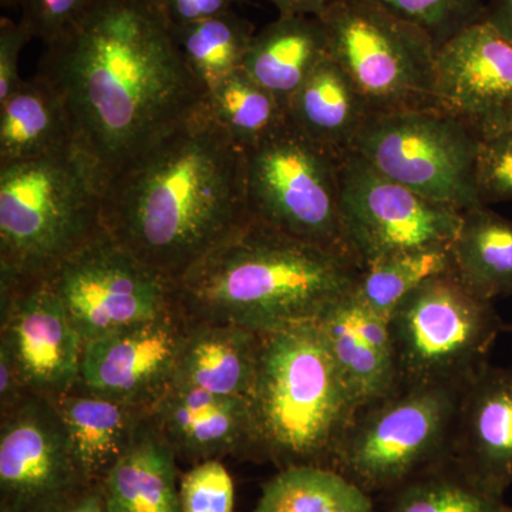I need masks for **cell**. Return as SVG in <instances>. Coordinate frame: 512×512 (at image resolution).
<instances>
[{
	"label": "cell",
	"mask_w": 512,
	"mask_h": 512,
	"mask_svg": "<svg viewBox=\"0 0 512 512\" xmlns=\"http://www.w3.org/2000/svg\"><path fill=\"white\" fill-rule=\"evenodd\" d=\"M84 345L157 318L175 305L174 285L128 252L106 229L45 279Z\"/></svg>",
	"instance_id": "cell-12"
},
{
	"label": "cell",
	"mask_w": 512,
	"mask_h": 512,
	"mask_svg": "<svg viewBox=\"0 0 512 512\" xmlns=\"http://www.w3.org/2000/svg\"><path fill=\"white\" fill-rule=\"evenodd\" d=\"M254 460L289 467L332 468L357 412L318 323L262 333L251 397Z\"/></svg>",
	"instance_id": "cell-4"
},
{
	"label": "cell",
	"mask_w": 512,
	"mask_h": 512,
	"mask_svg": "<svg viewBox=\"0 0 512 512\" xmlns=\"http://www.w3.org/2000/svg\"><path fill=\"white\" fill-rule=\"evenodd\" d=\"M328 57V36L319 18L279 15L255 33L242 69L286 109L293 94Z\"/></svg>",
	"instance_id": "cell-24"
},
{
	"label": "cell",
	"mask_w": 512,
	"mask_h": 512,
	"mask_svg": "<svg viewBox=\"0 0 512 512\" xmlns=\"http://www.w3.org/2000/svg\"><path fill=\"white\" fill-rule=\"evenodd\" d=\"M32 35L22 22H13L3 16L0 19V103H3L22 82L19 59L23 47Z\"/></svg>",
	"instance_id": "cell-36"
},
{
	"label": "cell",
	"mask_w": 512,
	"mask_h": 512,
	"mask_svg": "<svg viewBox=\"0 0 512 512\" xmlns=\"http://www.w3.org/2000/svg\"><path fill=\"white\" fill-rule=\"evenodd\" d=\"M30 396L15 359L5 343H0V416Z\"/></svg>",
	"instance_id": "cell-38"
},
{
	"label": "cell",
	"mask_w": 512,
	"mask_h": 512,
	"mask_svg": "<svg viewBox=\"0 0 512 512\" xmlns=\"http://www.w3.org/2000/svg\"><path fill=\"white\" fill-rule=\"evenodd\" d=\"M82 483L52 400L30 394L0 416V512H46Z\"/></svg>",
	"instance_id": "cell-13"
},
{
	"label": "cell",
	"mask_w": 512,
	"mask_h": 512,
	"mask_svg": "<svg viewBox=\"0 0 512 512\" xmlns=\"http://www.w3.org/2000/svg\"><path fill=\"white\" fill-rule=\"evenodd\" d=\"M46 512H110L103 483H82Z\"/></svg>",
	"instance_id": "cell-39"
},
{
	"label": "cell",
	"mask_w": 512,
	"mask_h": 512,
	"mask_svg": "<svg viewBox=\"0 0 512 512\" xmlns=\"http://www.w3.org/2000/svg\"><path fill=\"white\" fill-rule=\"evenodd\" d=\"M484 20L512 43V0H491Z\"/></svg>",
	"instance_id": "cell-40"
},
{
	"label": "cell",
	"mask_w": 512,
	"mask_h": 512,
	"mask_svg": "<svg viewBox=\"0 0 512 512\" xmlns=\"http://www.w3.org/2000/svg\"><path fill=\"white\" fill-rule=\"evenodd\" d=\"M249 220L245 151L207 104L104 185L107 234L173 285Z\"/></svg>",
	"instance_id": "cell-2"
},
{
	"label": "cell",
	"mask_w": 512,
	"mask_h": 512,
	"mask_svg": "<svg viewBox=\"0 0 512 512\" xmlns=\"http://www.w3.org/2000/svg\"><path fill=\"white\" fill-rule=\"evenodd\" d=\"M262 333L232 323L192 322L174 382L217 396L249 399L254 389Z\"/></svg>",
	"instance_id": "cell-21"
},
{
	"label": "cell",
	"mask_w": 512,
	"mask_h": 512,
	"mask_svg": "<svg viewBox=\"0 0 512 512\" xmlns=\"http://www.w3.org/2000/svg\"><path fill=\"white\" fill-rule=\"evenodd\" d=\"M0 5L3 9H15L22 5V0H0Z\"/></svg>",
	"instance_id": "cell-42"
},
{
	"label": "cell",
	"mask_w": 512,
	"mask_h": 512,
	"mask_svg": "<svg viewBox=\"0 0 512 512\" xmlns=\"http://www.w3.org/2000/svg\"><path fill=\"white\" fill-rule=\"evenodd\" d=\"M476 183L481 205L512 200V128L481 140Z\"/></svg>",
	"instance_id": "cell-34"
},
{
	"label": "cell",
	"mask_w": 512,
	"mask_h": 512,
	"mask_svg": "<svg viewBox=\"0 0 512 512\" xmlns=\"http://www.w3.org/2000/svg\"><path fill=\"white\" fill-rule=\"evenodd\" d=\"M238 0H161L173 26L190 25L234 9Z\"/></svg>",
	"instance_id": "cell-37"
},
{
	"label": "cell",
	"mask_w": 512,
	"mask_h": 512,
	"mask_svg": "<svg viewBox=\"0 0 512 512\" xmlns=\"http://www.w3.org/2000/svg\"><path fill=\"white\" fill-rule=\"evenodd\" d=\"M340 214L350 258L365 269L404 252L450 248L463 211L423 197L349 151L340 164Z\"/></svg>",
	"instance_id": "cell-11"
},
{
	"label": "cell",
	"mask_w": 512,
	"mask_h": 512,
	"mask_svg": "<svg viewBox=\"0 0 512 512\" xmlns=\"http://www.w3.org/2000/svg\"><path fill=\"white\" fill-rule=\"evenodd\" d=\"M387 512H512L447 460L389 494Z\"/></svg>",
	"instance_id": "cell-31"
},
{
	"label": "cell",
	"mask_w": 512,
	"mask_h": 512,
	"mask_svg": "<svg viewBox=\"0 0 512 512\" xmlns=\"http://www.w3.org/2000/svg\"><path fill=\"white\" fill-rule=\"evenodd\" d=\"M451 460L487 493L512 485V367L488 363L464 386Z\"/></svg>",
	"instance_id": "cell-17"
},
{
	"label": "cell",
	"mask_w": 512,
	"mask_h": 512,
	"mask_svg": "<svg viewBox=\"0 0 512 512\" xmlns=\"http://www.w3.org/2000/svg\"><path fill=\"white\" fill-rule=\"evenodd\" d=\"M97 0H22L20 22L33 39L46 45L57 39L93 8Z\"/></svg>",
	"instance_id": "cell-35"
},
{
	"label": "cell",
	"mask_w": 512,
	"mask_h": 512,
	"mask_svg": "<svg viewBox=\"0 0 512 512\" xmlns=\"http://www.w3.org/2000/svg\"><path fill=\"white\" fill-rule=\"evenodd\" d=\"M352 292L316 323L360 410L390 396L402 382L390 320L369 311Z\"/></svg>",
	"instance_id": "cell-19"
},
{
	"label": "cell",
	"mask_w": 512,
	"mask_h": 512,
	"mask_svg": "<svg viewBox=\"0 0 512 512\" xmlns=\"http://www.w3.org/2000/svg\"><path fill=\"white\" fill-rule=\"evenodd\" d=\"M329 56L349 74L372 114L434 109L437 46L373 0H336L322 16Z\"/></svg>",
	"instance_id": "cell-8"
},
{
	"label": "cell",
	"mask_w": 512,
	"mask_h": 512,
	"mask_svg": "<svg viewBox=\"0 0 512 512\" xmlns=\"http://www.w3.org/2000/svg\"><path fill=\"white\" fill-rule=\"evenodd\" d=\"M464 387L402 384L363 407L342 441L332 468L367 494H392L451 458Z\"/></svg>",
	"instance_id": "cell-6"
},
{
	"label": "cell",
	"mask_w": 512,
	"mask_h": 512,
	"mask_svg": "<svg viewBox=\"0 0 512 512\" xmlns=\"http://www.w3.org/2000/svg\"><path fill=\"white\" fill-rule=\"evenodd\" d=\"M510 329H511V332H512V325H511V328H510Z\"/></svg>",
	"instance_id": "cell-43"
},
{
	"label": "cell",
	"mask_w": 512,
	"mask_h": 512,
	"mask_svg": "<svg viewBox=\"0 0 512 512\" xmlns=\"http://www.w3.org/2000/svg\"><path fill=\"white\" fill-rule=\"evenodd\" d=\"M211 116L242 150H251L288 127L286 109L244 69L232 73L207 96Z\"/></svg>",
	"instance_id": "cell-28"
},
{
	"label": "cell",
	"mask_w": 512,
	"mask_h": 512,
	"mask_svg": "<svg viewBox=\"0 0 512 512\" xmlns=\"http://www.w3.org/2000/svg\"><path fill=\"white\" fill-rule=\"evenodd\" d=\"M181 512H234L235 484L221 460L192 464L180 476Z\"/></svg>",
	"instance_id": "cell-33"
},
{
	"label": "cell",
	"mask_w": 512,
	"mask_h": 512,
	"mask_svg": "<svg viewBox=\"0 0 512 512\" xmlns=\"http://www.w3.org/2000/svg\"><path fill=\"white\" fill-rule=\"evenodd\" d=\"M447 274H453L450 248L404 252L360 269L352 293L369 311L390 320L410 293Z\"/></svg>",
	"instance_id": "cell-30"
},
{
	"label": "cell",
	"mask_w": 512,
	"mask_h": 512,
	"mask_svg": "<svg viewBox=\"0 0 512 512\" xmlns=\"http://www.w3.org/2000/svg\"><path fill=\"white\" fill-rule=\"evenodd\" d=\"M178 457L148 419L103 485L110 512H181Z\"/></svg>",
	"instance_id": "cell-25"
},
{
	"label": "cell",
	"mask_w": 512,
	"mask_h": 512,
	"mask_svg": "<svg viewBox=\"0 0 512 512\" xmlns=\"http://www.w3.org/2000/svg\"><path fill=\"white\" fill-rule=\"evenodd\" d=\"M173 32L185 62L207 93L242 69L256 33L254 25L234 9L190 25L173 26Z\"/></svg>",
	"instance_id": "cell-29"
},
{
	"label": "cell",
	"mask_w": 512,
	"mask_h": 512,
	"mask_svg": "<svg viewBox=\"0 0 512 512\" xmlns=\"http://www.w3.org/2000/svg\"><path fill=\"white\" fill-rule=\"evenodd\" d=\"M104 181L79 146L0 165V291L45 281L104 231Z\"/></svg>",
	"instance_id": "cell-5"
},
{
	"label": "cell",
	"mask_w": 512,
	"mask_h": 512,
	"mask_svg": "<svg viewBox=\"0 0 512 512\" xmlns=\"http://www.w3.org/2000/svg\"><path fill=\"white\" fill-rule=\"evenodd\" d=\"M387 12L430 36L437 49L484 20L483 0H373Z\"/></svg>",
	"instance_id": "cell-32"
},
{
	"label": "cell",
	"mask_w": 512,
	"mask_h": 512,
	"mask_svg": "<svg viewBox=\"0 0 512 512\" xmlns=\"http://www.w3.org/2000/svg\"><path fill=\"white\" fill-rule=\"evenodd\" d=\"M279 15H302L319 18L336 0H269Z\"/></svg>",
	"instance_id": "cell-41"
},
{
	"label": "cell",
	"mask_w": 512,
	"mask_h": 512,
	"mask_svg": "<svg viewBox=\"0 0 512 512\" xmlns=\"http://www.w3.org/2000/svg\"><path fill=\"white\" fill-rule=\"evenodd\" d=\"M251 512H375L372 495L335 468H282L262 485Z\"/></svg>",
	"instance_id": "cell-27"
},
{
	"label": "cell",
	"mask_w": 512,
	"mask_h": 512,
	"mask_svg": "<svg viewBox=\"0 0 512 512\" xmlns=\"http://www.w3.org/2000/svg\"><path fill=\"white\" fill-rule=\"evenodd\" d=\"M342 158L289 126L245 151L249 215L291 237L350 256L340 214Z\"/></svg>",
	"instance_id": "cell-9"
},
{
	"label": "cell",
	"mask_w": 512,
	"mask_h": 512,
	"mask_svg": "<svg viewBox=\"0 0 512 512\" xmlns=\"http://www.w3.org/2000/svg\"><path fill=\"white\" fill-rule=\"evenodd\" d=\"M359 272L350 256L251 218L175 282L174 299L192 322L271 333L318 322Z\"/></svg>",
	"instance_id": "cell-3"
},
{
	"label": "cell",
	"mask_w": 512,
	"mask_h": 512,
	"mask_svg": "<svg viewBox=\"0 0 512 512\" xmlns=\"http://www.w3.org/2000/svg\"><path fill=\"white\" fill-rule=\"evenodd\" d=\"M147 419L181 460L197 464L228 456L251 457L252 417L247 399L173 383L150 407Z\"/></svg>",
	"instance_id": "cell-18"
},
{
	"label": "cell",
	"mask_w": 512,
	"mask_h": 512,
	"mask_svg": "<svg viewBox=\"0 0 512 512\" xmlns=\"http://www.w3.org/2000/svg\"><path fill=\"white\" fill-rule=\"evenodd\" d=\"M0 318L29 394L53 400L79 384L84 342L46 281L2 289Z\"/></svg>",
	"instance_id": "cell-16"
},
{
	"label": "cell",
	"mask_w": 512,
	"mask_h": 512,
	"mask_svg": "<svg viewBox=\"0 0 512 512\" xmlns=\"http://www.w3.org/2000/svg\"><path fill=\"white\" fill-rule=\"evenodd\" d=\"M37 73L62 93L104 185L207 104L161 0H97L46 45Z\"/></svg>",
	"instance_id": "cell-1"
},
{
	"label": "cell",
	"mask_w": 512,
	"mask_h": 512,
	"mask_svg": "<svg viewBox=\"0 0 512 512\" xmlns=\"http://www.w3.org/2000/svg\"><path fill=\"white\" fill-rule=\"evenodd\" d=\"M77 146L69 107L42 74L23 79L0 103V165L60 153Z\"/></svg>",
	"instance_id": "cell-23"
},
{
	"label": "cell",
	"mask_w": 512,
	"mask_h": 512,
	"mask_svg": "<svg viewBox=\"0 0 512 512\" xmlns=\"http://www.w3.org/2000/svg\"><path fill=\"white\" fill-rule=\"evenodd\" d=\"M390 329L402 384L464 387L488 365L505 325L493 302L447 274L410 293L390 318Z\"/></svg>",
	"instance_id": "cell-7"
},
{
	"label": "cell",
	"mask_w": 512,
	"mask_h": 512,
	"mask_svg": "<svg viewBox=\"0 0 512 512\" xmlns=\"http://www.w3.org/2000/svg\"><path fill=\"white\" fill-rule=\"evenodd\" d=\"M370 116L365 97L330 56L286 104L288 126L338 157L353 151Z\"/></svg>",
	"instance_id": "cell-22"
},
{
	"label": "cell",
	"mask_w": 512,
	"mask_h": 512,
	"mask_svg": "<svg viewBox=\"0 0 512 512\" xmlns=\"http://www.w3.org/2000/svg\"><path fill=\"white\" fill-rule=\"evenodd\" d=\"M453 274L484 301L512 298V221L476 205L461 214L450 247Z\"/></svg>",
	"instance_id": "cell-26"
},
{
	"label": "cell",
	"mask_w": 512,
	"mask_h": 512,
	"mask_svg": "<svg viewBox=\"0 0 512 512\" xmlns=\"http://www.w3.org/2000/svg\"><path fill=\"white\" fill-rule=\"evenodd\" d=\"M481 140L436 109L372 114L353 151L380 173L431 201L458 211L481 205L477 157Z\"/></svg>",
	"instance_id": "cell-10"
},
{
	"label": "cell",
	"mask_w": 512,
	"mask_h": 512,
	"mask_svg": "<svg viewBox=\"0 0 512 512\" xmlns=\"http://www.w3.org/2000/svg\"><path fill=\"white\" fill-rule=\"evenodd\" d=\"M74 463L86 483H103L146 423L148 410L76 386L53 399Z\"/></svg>",
	"instance_id": "cell-20"
},
{
	"label": "cell",
	"mask_w": 512,
	"mask_h": 512,
	"mask_svg": "<svg viewBox=\"0 0 512 512\" xmlns=\"http://www.w3.org/2000/svg\"><path fill=\"white\" fill-rule=\"evenodd\" d=\"M433 107L480 140L512 128V43L481 20L437 50Z\"/></svg>",
	"instance_id": "cell-14"
},
{
	"label": "cell",
	"mask_w": 512,
	"mask_h": 512,
	"mask_svg": "<svg viewBox=\"0 0 512 512\" xmlns=\"http://www.w3.org/2000/svg\"><path fill=\"white\" fill-rule=\"evenodd\" d=\"M190 328L175 302L157 318L86 343L77 386L150 410L174 382Z\"/></svg>",
	"instance_id": "cell-15"
}]
</instances>
